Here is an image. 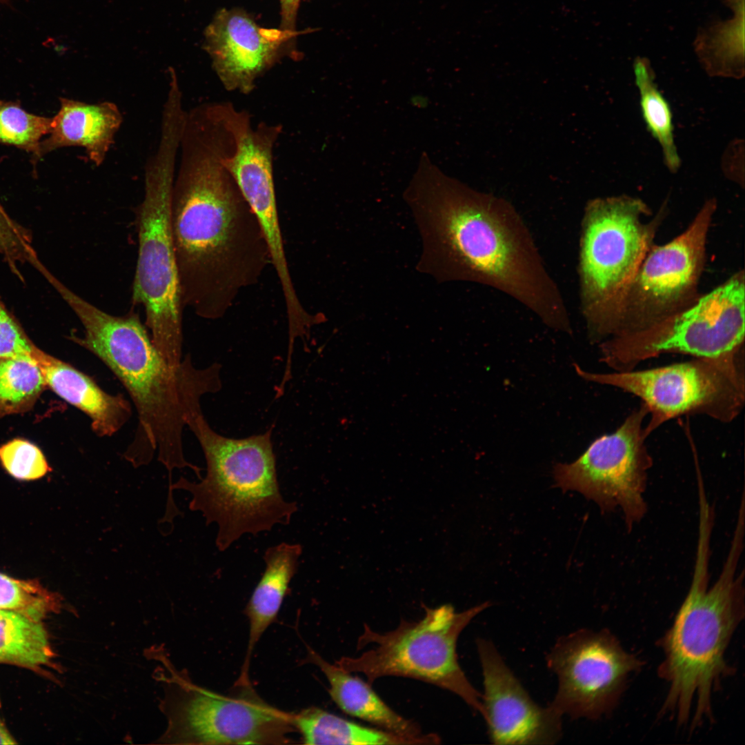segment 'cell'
Wrapping results in <instances>:
<instances>
[{
    "label": "cell",
    "instance_id": "obj_3",
    "mask_svg": "<svg viewBox=\"0 0 745 745\" xmlns=\"http://www.w3.org/2000/svg\"><path fill=\"white\" fill-rule=\"evenodd\" d=\"M55 288L78 317L83 335L71 339L101 360L127 390L136 408L135 436L124 453L135 467L148 464L155 452L171 475L189 468L201 479V469L184 456L183 433L202 413L203 395L221 388V365L197 368L187 355L170 365L152 342L139 315H113L94 306L61 281Z\"/></svg>",
    "mask_w": 745,
    "mask_h": 745
},
{
    "label": "cell",
    "instance_id": "obj_10",
    "mask_svg": "<svg viewBox=\"0 0 745 745\" xmlns=\"http://www.w3.org/2000/svg\"><path fill=\"white\" fill-rule=\"evenodd\" d=\"M171 670V669H170ZM165 695L161 709L167 720L161 744H283L297 732L292 713L264 701L251 684H236L222 695L189 681L179 672L161 673Z\"/></svg>",
    "mask_w": 745,
    "mask_h": 745
},
{
    "label": "cell",
    "instance_id": "obj_31",
    "mask_svg": "<svg viewBox=\"0 0 745 745\" xmlns=\"http://www.w3.org/2000/svg\"><path fill=\"white\" fill-rule=\"evenodd\" d=\"M33 346L0 297V358L30 355Z\"/></svg>",
    "mask_w": 745,
    "mask_h": 745
},
{
    "label": "cell",
    "instance_id": "obj_27",
    "mask_svg": "<svg viewBox=\"0 0 745 745\" xmlns=\"http://www.w3.org/2000/svg\"><path fill=\"white\" fill-rule=\"evenodd\" d=\"M61 597L37 580L13 578L0 573V610L14 612L41 622L59 611Z\"/></svg>",
    "mask_w": 745,
    "mask_h": 745
},
{
    "label": "cell",
    "instance_id": "obj_20",
    "mask_svg": "<svg viewBox=\"0 0 745 745\" xmlns=\"http://www.w3.org/2000/svg\"><path fill=\"white\" fill-rule=\"evenodd\" d=\"M308 650V661L319 667L326 676L330 697L344 713L401 736L411 744L440 743L437 735L423 733L417 723L393 710L368 682L352 675L335 663H329L310 648Z\"/></svg>",
    "mask_w": 745,
    "mask_h": 745
},
{
    "label": "cell",
    "instance_id": "obj_18",
    "mask_svg": "<svg viewBox=\"0 0 745 745\" xmlns=\"http://www.w3.org/2000/svg\"><path fill=\"white\" fill-rule=\"evenodd\" d=\"M59 102L50 132L40 142L33 161L59 148L78 146L95 166H101L123 122L118 106L109 101L90 103L68 97H61Z\"/></svg>",
    "mask_w": 745,
    "mask_h": 745
},
{
    "label": "cell",
    "instance_id": "obj_5",
    "mask_svg": "<svg viewBox=\"0 0 745 745\" xmlns=\"http://www.w3.org/2000/svg\"><path fill=\"white\" fill-rule=\"evenodd\" d=\"M187 426L195 435L206 461V475L199 483L183 477L171 484L163 521L172 523L180 513L173 490L190 493L189 509L199 511L206 524L215 522V544L223 552L245 534L257 535L276 524H288L297 511L296 502L286 501L280 491L272 428L244 438H230L215 432L202 413Z\"/></svg>",
    "mask_w": 745,
    "mask_h": 745
},
{
    "label": "cell",
    "instance_id": "obj_28",
    "mask_svg": "<svg viewBox=\"0 0 745 745\" xmlns=\"http://www.w3.org/2000/svg\"><path fill=\"white\" fill-rule=\"evenodd\" d=\"M51 126L52 117L30 113L17 102L0 99V143L34 156Z\"/></svg>",
    "mask_w": 745,
    "mask_h": 745
},
{
    "label": "cell",
    "instance_id": "obj_11",
    "mask_svg": "<svg viewBox=\"0 0 745 745\" xmlns=\"http://www.w3.org/2000/svg\"><path fill=\"white\" fill-rule=\"evenodd\" d=\"M744 276L738 272L688 309L600 345L601 360L615 371H628L665 353L715 357L743 349Z\"/></svg>",
    "mask_w": 745,
    "mask_h": 745
},
{
    "label": "cell",
    "instance_id": "obj_14",
    "mask_svg": "<svg viewBox=\"0 0 745 745\" xmlns=\"http://www.w3.org/2000/svg\"><path fill=\"white\" fill-rule=\"evenodd\" d=\"M715 207L708 201L682 234L650 248L613 312L606 339L647 328L679 311L690 298L701 272Z\"/></svg>",
    "mask_w": 745,
    "mask_h": 745
},
{
    "label": "cell",
    "instance_id": "obj_25",
    "mask_svg": "<svg viewBox=\"0 0 745 745\" xmlns=\"http://www.w3.org/2000/svg\"><path fill=\"white\" fill-rule=\"evenodd\" d=\"M635 84L639 94L640 110L646 126L659 143L670 171L678 170L681 160L674 140L673 115L668 102L659 90L650 61L637 57L633 61Z\"/></svg>",
    "mask_w": 745,
    "mask_h": 745
},
{
    "label": "cell",
    "instance_id": "obj_26",
    "mask_svg": "<svg viewBox=\"0 0 745 745\" xmlns=\"http://www.w3.org/2000/svg\"><path fill=\"white\" fill-rule=\"evenodd\" d=\"M46 386L30 355L0 358V417L28 410Z\"/></svg>",
    "mask_w": 745,
    "mask_h": 745
},
{
    "label": "cell",
    "instance_id": "obj_7",
    "mask_svg": "<svg viewBox=\"0 0 745 745\" xmlns=\"http://www.w3.org/2000/svg\"><path fill=\"white\" fill-rule=\"evenodd\" d=\"M490 606L484 602L461 612L450 604L436 608L424 606L417 621L401 619L395 629L373 630L366 624L357 648H370L356 657H342L335 664L344 670L364 674L371 685L386 676L409 677L450 691L484 717L481 694L462 670L457 643L462 630Z\"/></svg>",
    "mask_w": 745,
    "mask_h": 745
},
{
    "label": "cell",
    "instance_id": "obj_8",
    "mask_svg": "<svg viewBox=\"0 0 745 745\" xmlns=\"http://www.w3.org/2000/svg\"><path fill=\"white\" fill-rule=\"evenodd\" d=\"M646 205L622 195L590 200L579 253L581 310L592 341L605 339L617 303L651 248L657 219L643 221Z\"/></svg>",
    "mask_w": 745,
    "mask_h": 745
},
{
    "label": "cell",
    "instance_id": "obj_15",
    "mask_svg": "<svg viewBox=\"0 0 745 745\" xmlns=\"http://www.w3.org/2000/svg\"><path fill=\"white\" fill-rule=\"evenodd\" d=\"M225 117L232 138L223 163L262 230L284 298L292 300L297 291L284 250L272 170L273 148L281 127L263 122L253 128L248 112L237 110L230 103L225 108Z\"/></svg>",
    "mask_w": 745,
    "mask_h": 745
},
{
    "label": "cell",
    "instance_id": "obj_13",
    "mask_svg": "<svg viewBox=\"0 0 745 745\" xmlns=\"http://www.w3.org/2000/svg\"><path fill=\"white\" fill-rule=\"evenodd\" d=\"M546 664L558 683L549 706L562 716L593 720L613 712L644 664L610 630L586 628L560 637Z\"/></svg>",
    "mask_w": 745,
    "mask_h": 745
},
{
    "label": "cell",
    "instance_id": "obj_2",
    "mask_svg": "<svg viewBox=\"0 0 745 745\" xmlns=\"http://www.w3.org/2000/svg\"><path fill=\"white\" fill-rule=\"evenodd\" d=\"M227 142L203 126L181 135L171 221L183 308L218 319L271 264L258 221L223 163Z\"/></svg>",
    "mask_w": 745,
    "mask_h": 745
},
{
    "label": "cell",
    "instance_id": "obj_33",
    "mask_svg": "<svg viewBox=\"0 0 745 745\" xmlns=\"http://www.w3.org/2000/svg\"><path fill=\"white\" fill-rule=\"evenodd\" d=\"M16 742L0 719V744H14Z\"/></svg>",
    "mask_w": 745,
    "mask_h": 745
},
{
    "label": "cell",
    "instance_id": "obj_29",
    "mask_svg": "<svg viewBox=\"0 0 745 745\" xmlns=\"http://www.w3.org/2000/svg\"><path fill=\"white\" fill-rule=\"evenodd\" d=\"M0 461L8 474L19 480L38 479L51 471L41 450L23 439L1 445Z\"/></svg>",
    "mask_w": 745,
    "mask_h": 745
},
{
    "label": "cell",
    "instance_id": "obj_6",
    "mask_svg": "<svg viewBox=\"0 0 745 745\" xmlns=\"http://www.w3.org/2000/svg\"><path fill=\"white\" fill-rule=\"evenodd\" d=\"M181 130L164 124L144 173V195L137 210L138 256L133 304L145 311L153 344L171 366L183 360L184 309L173 241L171 203Z\"/></svg>",
    "mask_w": 745,
    "mask_h": 745
},
{
    "label": "cell",
    "instance_id": "obj_21",
    "mask_svg": "<svg viewBox=\"0 0 745 745\" xmlns=\"http://www.w3.org/2000/svg\"><path fill=\"white\" fill-rule=\"evenodd\" d=\"M302 547L286 542L270 546L264 553L266 567L245 608L249 622L246 655L237 682H249L252 652L267 628L274 622L297 570Z\"/></svg>",
    "mask_w": 745,
    "mask_h": 745
},
{
    "label": "cell",
    "instance_id": "obj_32",
    "mask_svg": "<svg viewBox=\"0 0 745 745\" xmlns=\"http://www.w3.org/2000/svg\"><path fill=\"white\" fill-rule=\"evenodd\" d=\"M301 0H279L281 7V24L283 30H296V20Z\"/></svg>",
    "mask_w": 745,
    "mask_h": 745
},
{
    "label": "cell",
    "instance_id": "obj_22",
    "mask_svg": "<svg viewBox=\"0 0 745 745\" xmlns=\"http://www.w3.org/2000/svg\"><path fill=\"white\" fill-rule=\"evenodd\" d=\"M732 16L701 28L693 41L694 51L711 76H744L745 0H724Z\"/></svg>",
    "mask_w": 745,
    "mask_h": 745
},
{
    "label": "cell",
    "instance_id": "obj_12",
    "mask_svg": "<svg viewBox=\"0 0 745 745\" xmlns=\"http://www.w3.org/2000/svg\"><path fill=\"white\" fill-rule=\"evenodd\" d=\"M647 415L642 403L613 433L595 439L574 462L554 468L556 486L580 492L603 511L619 508L628 531L647 510L644 493L653 464L646 445Z\"/></svg>",
    "mask_w": 745,
    "mask_h": 745
},
{
    "label": "cell",
    "instance_id": "obj_19",
    "mask_svg": "<svg viewBox=\"0 0 745 745\" xmlns=\"http://www.w3.org/2000/svg\"><path fill=\"white\" fill-rule=\"evenodd\" d=\"M30 355L39 366L46 386L86 415L97 436H112L130 418L131 405L123 395L107 393L89 375L34 345Z\"/></svg>",
    "mask_w": 745,
    "mask_h": 745
},
{
    "label": "cell",
    "instance_id": "obj_23",
    "mask_svg": "<svg viewBox=\"0 0 745 745\" xmlns=\"http://www.w3.org/2000/svg\"><path fill=\"white\" fill-rule=\"evenodd\" d=\"M292 721L305 744H411L395 733L364 726L314 706L292 713Z\"/></svg>",
    "mask_w": 745,
    "mask_h": 745
},
{
    "label": "cell",
    "instance_id": "obj_24",
    "mask_svg": "<svg viewBox=\"0 0 745 745\" xmlns=\"http://www.w3.org/2000/svg\"><path fill=\"white\" fill-rule=\"evenodd\" d=\"M54 657L41 622L0 610V663L39 670L50 666Z\"/></svg>",
    "mask_w": 745,
    "mask_h": 745
},
{
    "label": "cell",
    "instance_id": "obj_1",
    "mask_svg": "<svg viewBox=\"0 0 745 745\" xmlns=\"http://www.w3.org/2000/svg\"><path fill=\"white\" fill-rule=\"evenodd\" d=\"M403 197L421 240L419 272L440 283L492 287L546 326L572 332L562 293L524 221L508 201L448 176L425 153Z\"/></svg>",
    "mask_w": 745,
    "mask_h": 745
},
{
    "label": "cell",
    "instance_id": "obj_17",
    "mask_svg": "<svg viewBox=\"0 0 745 745\" xmlns=\"http://www.w3.org/2000/svg\"><path fill=\"white\" fill-rule=\"evenodd\" d=\"M304 31L260 26L241 8H221L205 30L204 49L227 90L249 94L256 80L284 56Z\"/></svg>",
    "mask_w": 745,
    "mask_h": 745
},
{
    "label": "cell",
    "instance_id": "obj_9",
    "mask_svg": "<svg viewBox=\"0 0 745 745\" xmlns=\"http://www.w3.org/2000/svg\"><path fill=\"white\" fill-rule=\"evenodd\" d=\"M575 367L586 381L614 386L641 399L650 416L645 426L648 437L666 421L684 415H703L729 423L744 406V348L642 370L594 373Z\"/></svg>",
    "mask_w": 745,
    "mask_h": 745
},
{
    "label": "cell",
    "instance_id": "obj_16",
    "mask_svg": "<svg viewBox=\"0 0 745 745\" xmlns=\"http://www.w3.org/2000/svg\"><path fill=\"white\" fill-rule=\"evenodd\" d=\"M482 669L481 702L495 744H554L562 736V716L539 706L506 664L493 643L476 640Z\"/></svg>",
    "mask_w": 745,
    "mask_h": 745
},
{
    "label": "cell",
    "instance_id": "obj_30",
    "mask_svg": "<svg viewBox=\"0 0 745 745\" xmlns=\"http://www.w3.org/2000/svg\"><path fill=\"white\" fill-rule=\"evenodd\" d=\"M0 255L17 272V265L38 261L30 232L12 220L0 204Z\"/></svg>",
    "mask_w": 745,
    "mask_h": 745
},
{
    "label": "cell",
    "instance_id": "obj_4",
    "mask_svg": "<svg viewBox=\"0 0 745 745\" xmlns=\"http://www.w3.org/2000/svg\"><path fill=\"white\" fill-rule=\"evenodd\" d=\"M711 529L702 526L692 582L673 624L659 641V676L668 684L659 713L695 729L712 721L713 695L734 673L725 653L745 612L744 573L738 572L744 524L737 522L717 580L708 586Z\"/></svg>",
    "mask_w": 745,
    "mask_h": 745
}]
</instances>
